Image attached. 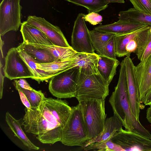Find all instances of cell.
Segmentation results:
<instances>
[{
  "mask_svg": "<svg viewBox=\"0 0 151 151\" xmlns=\"http://www.w3.org/2000/svg\"><path fill=\"white\" fill-rule=\"evenodd\" d=\"M119 75L117 84L109 100L114 114L122 122L126 130L151 139V134L136 119L132 112L128 95L125 67L123 60L120 64Z\"/></svg>",
  "mask_w": 151,
  "mask_h": 151,
  "instance_id": "1",
  "label": "cell"
},
{
  "mask_svg": "<svg viewBox=\"0 0 151 151\" xmlns=\"http://www.w3.org/2000/svg\"><path fill=\"white\" fill-rule=\"evenodd\" d=\"M22 124L27 132L37 135V138L43 143L53 144L60 141L61 127L46 119L36 108H26Z\"/></svg>",
  "mask_w": 151,
  "mask_h": 151,
  "instance_id": "2",
  "label": "cell"
},
{
  "mask_svg": "<svg viewBox=\"0 0 151 151\" xmlns=\"http://www.w3.org/2000/svg\"><path fill=\"white\" fill-rule=\"evenodd\" d=\"M109 84L101 76L79 73L76 83L75 97L78 102L90 100H105L109 95Z\"/></svg>",
  "mask_w": 151,
  "mask_h": 151,
  "instance_id": "3",
  "label": "cell"
},
{
  "mask_svg": "<svg viewBox=\"0 0 151 151\" xmlns=\"http://www.w3.org/2000/svg\"><path fill=\"white\" fill-rule=\"evenodd\" d=\"M81 111L89 141L102 131L107 114L105 100H90L81 101L78 104Z\"/></svg>",
  "mask_w": 151,
  "mask_h": 151,
  "instance_id": "4",
  "label": "cell"
},
{
  "mask_svg": "<svg viewBox=\"0 0 151 151\" xmlns=\"http://www.w3.org/2000/svg\"><path fill=\"white\" fill-rule=\"evenodd\" d=\"M71 107L70 116L62 129L60 142L67 146L84 148L89 140L81 112L78 104Z\"/></svg>",
  "mask_w": 151,
  "mask_h": 151,
  "instance_id": "5",
  "label": "cell"
},
{
  "mask_svg": "<svg viewBox=\"0 0 151 151\" xmlns=\"http://www.w3.org/2000/svg\"><path fill=\"white\" fill-rule=\"evenodd\" d=\"M80 73L78 68H73L56 74L50 79L49 90L59 99L75 97L76 83Z\"/></svg>",
  "mask_w": 151,
  "mask_h": 151,
  "instance_id": "6",
  "label": "cell"
},
{
  "mask_svg": "<svg viewBox=\"0 0 151 151\" xmlns=\"http://www.w3.org/2000/svg\"><path fill=\"white\" fill-rule=\"evenodd\" d=\"M20 0H2L0 4V35L10 31H17L22 23Z\"/></svg>",
  "mask_w": 151,
  "mask_h": 151,
  "instance_id": "7",
  "label": "cell"
},
{
  "mask_svg": "<svg viewBox=\"0 0 151 151\" xmlns=\"http://www.w3.org/2000/svg\"><path fill=\"white\" fill-rule=\"evenodd\" d=\"M111 140L124 151H151V139L122 128L111 138Z\"/></svg>",
  "mask_w": 151,
  "mask_h": 151,
  "instance_id": "8",
  "label": "cell"
},
{
  "mask_svg": "<svg viewBox=\"0 0 151 151\" xmlns=\"http://www.w3.org/2000/svg\"><path fill=\"white\" fill-rule=\"evenodd\" d=\"M83 13L79 14L75 21L71 36V47L78 53H95L89 30Z\"/></svg>",
  "mask_w": 151,
  "mask_h": 151,
  "instance_id": "9",
  "label": "cell"
},
{
  "mask_svg": "<svg viewBox=\"0 0 151 151\" xmlns=\"http://www.w3.org/2000/svg\"><path fill=\"white\" fill-rule=\"evenodd\" d=\"M5 63L3 68L4 75L9 80L22 78L33 79V75L20 56L17 47L9 50L5 58Z\"/></svg>",
  "mask_w": 151,
  "mask_h": 151,
  "instance_id": "10",
  "label": "cell"
},
{
  "mask_svg": "<svg viewBox=\"0 0 151 151\" xmlns=\"http://www.w3.org/2000/svg\"><path fill=\"white\" fill-rule=\"evenodd\" d=\"M124 63L129 103L132 112L136 119L139 120L140 109H142L139 100L135 75V67L130 56H126L123 60Z\"/></svg>",
  "mask_w": 151,
  "mask_h": 151,
  "instance_id": "11",
  "label": "cell"
},
{
  "mask_svg": "<svg viewBox=\"0 0 151 151\" xmlns=\"http://www.w3.org/2000/svg\"><path fill=\"white\" fill-rule=\"evenodd\" d=\"M26 21L42 32L54 45L65 47H71L60 28L52 24L44 18L29 16Z\"/></svg>",
  "mask_w": 151,
  "mask_h": 151,
  "instance_id": "12",
  "label": "cell"
},
{
  "mask_svg": "<svg viewBox=\"0 0 151 151\" xmlns=\"http://www.w3.org/2000/svg\"><path fill=\"white\" fill-rule=\"evenodd\" d=\"M135 75L139 99L142 103L146 94L151 90V54L143 64L135 66Z\"/></svg>",
  "mask_w": 151,
  "mask_h": 151,
  "instance_id": "13",
  "label": "cell"
},
{
  "mask_svg": "<svg viewBox=\"0 0 151 151\" xmlns=\"http://www.w3.org/2000/svg\"><path fill=\"white\" fill-rule=\"evenodd\" d=\"M43 101L49 110L60 124L62 129L65 125L71 114L72 107L66 101L60 99L45 97Z\"/></svg>",
  "mask_w": 151,
  "mask_h": 151,
  "instance_id": "14",
  "label": "cell"
},
{
  "mask_svg": "<svg viewBox=\"0 0 151 151\" xmlns=\"http://www.w3.org/2000/svg\"><path fill=\"white\" fill-rule=\"evenodd\" d=\"M20 31L24 43L54 45L42 32L26 21L22 23Z\"/></svg>",
  "mask_w": 151,
  "mask_h": 151,
  "instance_id": "15",
  "label": "cell"
},
{
  "mask_svg": "<svg viewBox=\"0 0 151 151\" xmlns=\"http://www.w3.org/2000/svg\"><path fill=\"white\" fill-rule=\"evenodd\" d=\"M146 25L141 23L119 19L111 24L99 25L95 27L94 29L101 32L120 35L132 32Z\"/></svg>",
  "mask_w": 151,
  "mask_h": 151,
  "instance_id": "16",
  "label": "cell"
},
{
  "mask_svg": "<svg viewBox=\"0 0 151 151\" xmlns=\"http://www.w3.org/2000/svg\"><path fill=\"white\" fill-rule=\"evenodd\" d=\"M77 54L76 59L71 68H78L80 72L86 75H90L99 73L98 69V55L95 53L78 52Z\"/></svg>",
  "mask_w": 151,
  "mask_h": 151,
  "instance_id": "17",
  "label": "cell"
},
{
  "mask_svg": "<svg viewBox=\"0 0 151 151\" xmlns=\"http://www.w3.org/2000/svg\"><path fill=\"white\" fill-rule=\"evenodd\" d=\"M122 126L123 124L121 121L116 115L114 114L113 116L106 119L104 128L101 133L88 141L84 147L95 143L111 140L115 134L122 128Z\"/></svg>",
  "mask_w": 151,
  "mask_h": 151,
  "instance_id": "18",
  "label": "cell"
},
{
  "mask_svg": "<svg viewBox=\"0 0 151 151\" xmlns=\"http://www.w3.org/2000/svg\"><path fill=\"white\" fill-rule=\"evenodd\" d=\"M98 69L102 77L110 84L116 74V69L120 64L117 59L99 55Z\"/></svg>",
  "mask_w": 151,
  "mask_h": 151,
  "instance_id": "19",
  "label": "cell"
},
{
  "mask_svg": "<svg viewBox=\"0 0 151 151\" xmlns=\"http://www.w3.org/2000/svg\"><path fill=\"white\" fill-rule=\"evenodd\" d=\"M30 44L45 50L53 56L57 61H62L74 58L77 52L71 47H65L55 45Z\"/></svg>",
  "mask_w": 151,
  "mask_h": 151,
  "instance_id": "20",
  "label": "cell"
},
{
  "mask_svg": "<svg viewBox=\"0 0 151 151\" xmlns=\"http://www.w3.org/2000/svg\"><path fill=\"white\" fill-rule=\"evenodd\" d=\"M5 120L15 135L29 150L39 149L40 148L34 145L27 137L21 127L19 120L16 119L8 112L6 113Z\"/></svg>",
  "mask_w": 151,
  "mask_h": 151,
  "instance_id": "21",
  "label": "cell"
},
{
  "mask_svg": "<svg viewBox=\"0 0 151 151\" xmlns=\"http://www.w3.org/2000/svg\"><path fill=\"white\" fill-rule=\"evenodd\" d=\"M77 57L62 61H57L46 63H36L38 69L53 76L68 69H70Z\"/></svg>",
  "mask_w": 151,
  "mask_h": 151,
  "instance_id": "22",
  "label": "cell"
},
{
  "mask_svg": "<svg viewBox=\"0 0 151 151\" xmlns=\"http://www.w3.org/2000/svg\"><path fill=\"white\" fill-rule=\"evenodd\" d=\"M32 56L39 63H46L57 61L52 55L45 50L30 44L21 43L17 47Z\"/></svg>",
  "mask_w": 151,
  "mask_h": 151,
  "instance_id": "23",
  "label": "cell"
},
{
  "mask_svg": "<svg viewBox=\"0 0 151 151\" xmlns=\"http://www.w3.org/2000/svg\"><path fill=\"white\" fill-rule=\"evenodd\" d=\"M17 48L20 56L25 62L33 75V80L37 81L40 83L41 82L49 80L53 76L38 69L36 64V63L38 62L36 60L23 50Z\"/></svg>",
  "mask_w": 151,
  "mask_h": 151,
  "instance_id": "24",
  "label": "cell"
},
{
  "mask_svg": "<svg viewBox=\"0 0 151 151\" xmlns=\"http://www.w3.org/2000/svg\"><path fill=\"white\" fill-rule=\"evenodd\" d=\"M146 25L132 32L114 36L115 52L116 56L122 57L127 56L126 47L130 41L145 29Z\"/></svg>",
  "mask_w": 151,
  "mask_h": 151,
  "instance_id": "25",
  "label": "cell"
},
{
  "mask_svg": "<svg viewBox=\"0 0 151 151\" xmlns=\"http://www.w3.org/2000/svg\"><path fill=\"white\" fill-rule=\"evenodd\" d=\"M118 18L120 20L151 25V14L143 13L134 8L120 11L119 13Z\"/></svg>",
  "mask_w": 151,
  "mask_h": 151,
  "instance_id": "26",
  "label": "cell"
},
{
  "mask_svg": "<svg viewBox=\"0 0 151 151\" xmlns=\"http://www.w3.org/2000/svg\"><path fill=\"white\" fill-rule=\"evenodd\" d=\"M89 32L93 46L97 54L99 53L115 35L102 33L93 29Z\"/></svg>",
  "mask_w": 151,
  "mask_h": 151,
  "instance_id": "27",
  "label": "cell"
},
{
  "mask_svg": "<svg viewBox=\"0 0 151 151\" xmlns=\"http://www.w3.org/2000/svg\"><path fill=\"white\" fill-rule=\"evenodd\" d=\"M65 0L86 8L89 12H99L106 9L109 4L105 0Z\"/></svg>",
  "mask_w": 151,
  "mask_h": 151,
  "instance_id": "28",
  "label": "cell"
},
{
  "mask_svg": "<svg viewBox=\"0 0 151 151\" xmlns=\"http://www.w3.org/2000/svg\"><path fill=\"white\" fill-rule=\"evenodd\" d=\"M16 88L21 89L25 94L28 99L32 108L38 107L43 101L45 97L41 90L37 91L34 89L32 90L25 89L20 87L17 84H14Z\"/></svg>",
  "mask_w": 151,
  "mask_h": 151,
  "instance_id": "29",
  "label": "cell"
},
{
  "mask_svg": "<svg viewBox=\"0 0 151 151\" xmlns=\"http://www.w3.org/2000/svg\"><path fill=\"white\" fill-rule=\"evenodd\" d=\"M85 151H122L124 150L111 140L95 143L83 148Z\"/></svg>",
  "mask_w": 151,
  "mask_h": 151,
  "instance_id": "30",
  "label": "cell"
},
{
  "mask_svg": "<svg viewBox=\"0 0 151 151\" xmlns=\"http://www.w3.org/2000/svg\"><path fill=\"white\" fill-rule=\"evenodd\" d=\"M134 8L145 13L151 14V0H129Z\"/></svg>",
  "mask_w": 151,
  "mask_h": 151,
  "instance_id": "31",
  "label": "cell"
},
{
  "mask_svg": "<svg viewBox=\"0 0 151 151\" xmlns=\"http://www.w3.org/2000/svg\"><path fill=\"white\" fill-rule=\"evenodd\" d=\"M114 36L110 40L103 50L98 55L114 59H116Z\"/></svg>",
  "mask_w": 151,
  "mask_h": 151,
  "instance_id": "32",
  "label": "cell"
},
{
  "mask_svg": "<svg viewBox=\"0 0 151 151\" xmlns=\"http://www.w3.org/2000/svg\"><path fill=\"white\" fill-rule=\"evenodd\" d=\"M85 21L88 22L91 24L96 25L102 21V17L96 12H89L84 16Z\"/></svg>",
  "mask_w": 151,
  "mask_h": 151,
  "instance_id": "33",
  "label": "cell"
},
{
  "mask_svg": "<svg viewBox=\"0 0 151 151\" xmlns=\"http://www.w3.org/2000/svg\"><path fill=\"white\" fill-rule=\"evenodd\" d=\"M150 35V39L145 47L139 63L140 65L143 64L151 54V35Z\"/></svg>",
  "mask_w": 151,
  "mask_h": 151,
  "instance_id": "34",
  "label": "cell"
},
{
  "mask_svg": "<svg viewBox=\"0 0 151 151\" xmlns=\"http://www.w3.org/2000/svg\"><path fill=\"white\" fill-rule=\"evenodd\" d=\"M16 88L18 91L21 100L23 105L27 109H30L31 106L26 95L19 88Z\"/></svg>",
  "mask_w": 151,
  "mask_h": 151,
  "instance_id": "35",
  "label": "cell"
},
{
  "mask_svg": "<svg viewBox=\"0 0 151 151\" xmlns=\"http://www.w3.org/2000/svg\"><path fill=\"white\" fill-rule=\"evenodd\" d=\"M18 80L15 79L14 83L19 85L21 88L27 89L32 90L33 89L29 85L27 81L23 78H19Z\"/></svg>",
  "mask_w": 151,
  "mask_h": 151,
  "instance_id": "36",
  "label": "cell"
},
{
  "mask_svg": "<svg viewBox=\"0 0 151 151\" xmlns=\"http://www.w3.org/2000/svg\"><path fill=\"white\" fill-rule=\"evenodd\" d=\"M145 105L151 106V90L146 94L142 101Z\"/></svg>",
  "mask_w": 151,
  "mask_h": 151,
  "instance_id": "37",
  "label": "cell"
},
{
  "mask_svg": "<svg viewBox=\"0 0 151 151\" xmlns=\"http://www.w3.org/2000/svg\"><path fill=\"white\" fill-rule=\"evenodd\" d=\"M146 118L148 121L151 124V106L147 109Z\"/></svg>",
  "mask_w": 151,
  "mask_h": 151,
  "instance_id": "38",
  "label": "cell"
},
{
  "mask_svg": "<svg viewBox=\"0 0 151 151\" xmlns=\"http://www.w3.org/2000/svg\"><path fill=\"white\" fill-rule=\"evenodd\" d=\"M109 4L111 3H124V0H105Z\"/></svg>",
  "mask_w": 151,
  "mask_h": 151,
  "instance_id": "39",
  "label": "cell"
},
{
  "mask_svg": "<svg viewBox=\"0 0 151 151\" xmlns=\"http://www.w3.org/2000/svg\"><path fill=\"white\" fill-rule=\"evenodd\" d=\"M149 32L150 34L151 35V25H150V28L149 29Z\"/></svg>",
  "mask_w": 151,
  "mask_h": 151,
  "instance_id": "40",
  "label": "cell"
},
{
  "mask_svg": "<svg viewBox=\"0 0 151 151\" xmlns=\"http://www.w3.org/2000/svg\"></svg>",
  "mask_w": 151,
  "mask_h": 151,
  "instance_id": "41",
  "label": "cell"
}]
</instances>
